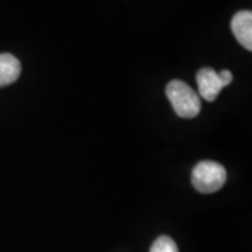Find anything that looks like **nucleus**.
<instances>
[{
	"label": "nucleus",
	"instance_id": "1",
	"mask_svg": "<svg viewBox=\"0 0 252 252\" xmlns=\"http://www.w3.org/2000/svg\"><path fill=\"white\" fill-rule=\"evenodd\" d=\"M165 94L171 102L175 114L181 118H195L200 112V98L196 91H193L187 83L172 80L168 83Z\"/></svg>",
	"mask_w": 252,
	"mask_h": 252
},
{
	"label": "nucleus",
	"instance_id": "2",
	"mask_svg": "<svg viewBox=\"0 0 252 252\" xmlns=\"http://www.w3.org/2000/svg\"><path fill=\"white\" fill-rule=\"evenodd\" d=\"M225 168L216 161H200L192 171V185L202 193L217 192L225 184Z\"/></svg>",
	"mask_w": 252,
	"mask_h": 252
},
{
	"label": "nucleus",
	"instance_id": "3",
	"mask_svg": "<svg viewBox=\"0 0 252 252\" xmlns=\"http://www.w3.org/2000/svg\"><path fill=\"white\" fill-rule=\"evenodd\" d=\"M233 81V73L230 70L215 72L210 67L200 69L196 74V83L199 87V94L206 101H215L220 91Z\"/></svg>",
	"mask_w": 252,
	"mask_h": 252
},
{
	"label": "nucleus",
	"instance_id": "4",
	"mask_svg": "<svg viewBox=\"0 0 252 252\" xmlns=\"http://www.w3.org/2000/svg\"><path fill=\"white\" fill-rule=\"evenodd\" d=\"M231 30L241 45L251 51L252 49V13L248 10L238 11L231 20Z\"/></svg>",
	"mask_w": 252,
	"mask_h": 252
},
{
	"label": "nucleus",
	"instance_id": "5",
	"mask_svg": "<svg viewBox=\"0 0 252 252\" xmlns=\"http://www.w3.org/2000/svg\"><path fill=\"white\" fill-rule=\"evenodd\" d=\"M21 73V63L16 56L0 54V87L9 86L17 80Z\"/></svg>",
	"mask_w": 252,
	"mask_h": 252
},
{
	"label": "nucleus",
	"instance_id": "6",
	"mask_svg": "<svg viewBox=\"0 0 252 252\" xmlns=\"http://www.w3.org/2000/svg\"><path fill=\"white\" fill-rule=\"evenodd\" d=\"M150 252H178V247L172 238L167 235H161L154 241Z\"/></svg>",
	"mask_w": 252,
	"mask_h": 252
}]
</instances>
